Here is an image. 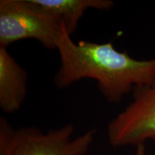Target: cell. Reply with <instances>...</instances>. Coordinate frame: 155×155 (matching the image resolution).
Returning <instances> with one entry per match:
<instances>
[{
  "instance_id": "obj_1",
  "label": "cell",
  "mask_w": 155,
  "mask_h": 155,
  "mask_svg": "<svg viewBox=\"0 0 155 155\" xmlns=\"http://www.w3.org/2000/svg\"><path fill=\"white\" fill-rule=\"evenodd\" d=\"M57 50L60 66L54 83L59 89L68 88L83 79H92L96 81L98 91L106 101L119 104L135 88L155 82V57L134 59L127 52L116 50L112 42H75L64 26Z\"/></svg>"
},
{
  "instance_id": "obj_2",
  "label": "cell",
  "mask_w": 155,
  "mask_h": 155,
  "mask_svg": "<svg viewBox=\"0 0 155 155\" xmlns=\"http://www.w3.org/2000/svg\"><path fill=\"white\" fill-rule=\"evenodd\" d=\"M73 124L43 132L35 127L14 128L0 118V155H86L96 129L73 137Z\"/></svg>"
},
{
  "instance_id": "obj_3",
  "label": "cell",
  "mask_w": 155,
  "mask_h": 155,
  "mask_svg": "<svg viewBox=\"0 0 155 155\" xmlns=\"http://www.w3.org/2000/svg\"><path fill=\"white\" fill-rule=\"evenodd\" d=\"M63 25L35 0L0 1V47L22 40H35L48 50H57Z\"/></svg>"
},
{
  "instance_id": "obj_4",
  "label": "cell",
  "mask_w": 155,
  "mask_h": 155,
  "mask_svg": "<svg viewBox=\"0 0 155 155\" xmlns=\"http://www.w3.org/2000/svg\"><path fill=\"white\" fill-rule=\"evenodd\" d=\"M107 135L116 148L155 142V82L133 91L131 102L108 123Z\"/></svg>"
},
{
  "instance_id": "obj_5",
  "label": "cell",
  "mask_w": 155,
  "mask_h": 155,
  "mask_svg": "<svg viewBox=\"0 0 155 155\" xmlns=\"http://www.w3.org/2000/svg\"><path fill=\"white\" fill-rule=\"evenodd\" d=\"M28 74L10 55L0 47V108L5 114L18 111L28 95Z\"/></svg>"
},
{
  "instance_id": "obj_6",
  "label": "cell",
  "mask_w": 155,
  "mask_h": 155,
  "mask_svg": "<svg viewBox=\"0 0 155 155\" xmlns=\"http://www.w3.org/2000/svg\"><path fill=\"white\" fill-rule=\"evenodd\" d=\"M63 25L69 35L77 30L78 22L87 10L90 9L108 11L112 9V0H35Z\"/></svg>"
},
{
  "instance_id": "obj_7",
  "label": "cell",
  "mask_w": 155,
  "mask_h": 155,
  "mask_svg": "<svg viewBox=\"0 0 155 155\" xmlns=\"http://www.w3.org/2000/svg\"><path fill=\"white\" fill-rule=\"evenodd\" d=\"M134 155H146V148L144 145H140L136 147Z\"/></svg>"
}]
</instances>
